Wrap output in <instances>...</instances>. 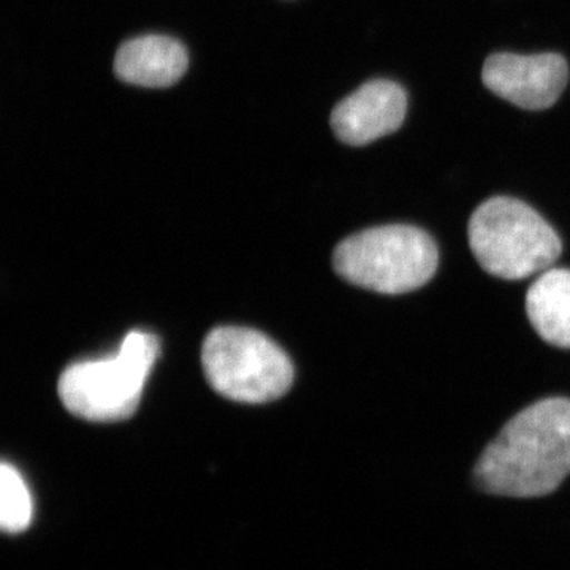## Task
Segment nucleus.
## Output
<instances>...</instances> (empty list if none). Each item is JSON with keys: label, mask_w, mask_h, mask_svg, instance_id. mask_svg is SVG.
Wrapping results in <instances>:
<instances>
[{"label": "nucleus", "mask_w": 570, "mask_h": 570, "mask_svg": "<svg viewBox=\"0 0 570 570\" xmlns=\"http://www.w3.org/2000/svg\"><path fill=\"white\" fill-rule=\"evenodd\" d=\"M159 352V340L153 333L130 332L116 355L73 363L59 379L63 406L89 422L132 417Z\"/></svg>", "instance_id": "20e7f679"}, {"label": "nucleus", "mask_w": 570, "mask_h": 570, "mask_svg": "<svg viewBox=\"0 0 570 570\" xmlns=\"http://www.w3.org/2000/svg\"><path fill=\"white\" fill-rule=\"evenodd\" d=\"M483 85L501 99L540 111L553 107L569 81L568 61L557 52L521 56L491 55L482 70Z\"/></svg>", "instance_id": "423d86ee"}, {"label": "nucleus", "mask_w": 570, "mask_h": 570, "mask_svg": "<svg viewBox=\"0 0 570 570\" xmlns=\"http://www.w3.org/2000/svg\"><path fill=\"white\" fill-rule=\"evenodd\" d=\"M527 314L546 343L570 348V269L540 273L528 291Z\"/></svg>", "instance_id": "1a4fd4ad"}, {"label": "nucleus", "mask_w": 570, "mask_h": 570, "mask_svg": "<svg viewBox=\"0 0 570 570\" xmlns=\"http://www.w3.org/2000/svg\"><path fill=\"white\" fill-rule=\"evenodd\" d=\"M469 247L479 265L501 279H527L553 268L560 236L538 212L512 197H491L472 213Z\"/></svg>", "instance_id": "f03ea898"}, {"label": "nucleus", "mask_w": 570, "mask_h": 570, "mask_svg": "<svg viewBox=\"0 0 570 570\" xmlns=\"http://www.w3.org/2000/svg\"><path fill=\"white\" fill-rule=\"evenodd\" d=\"M407 111L403 86L390 80H373L360 86L332 112L337 140L348 146H366L396 132Z\"/></svg>", "instance_id": "0eeeda50"}, {"label": "nucleus", "mask_w": 570, "mask_h": 570, "mask_svg": "<svg viewBox=\"0 0 570 570\" xmlns=\"http://www.w3.org/2000/svg\"><path fill=\"white\" fill-rule=\"evenodd\" d=\"M33 502L28 483L9 463L0 468V527L7 534H20L32 523Z\"/></svg>", "instance_id": "9d476101"}, {"label": "nucleus", "mask_w": 570, "mask_h": 570, "mask_svg": "<svg viewBox=\"0 0 570 570\" xmlns=\"http://www.w3.org/2000/svg\"><path fill=\"white\" fill-rule=\"evenodd\" d=\"M436 243L414 225H382L348 236L333 253V268L344 281L384 295L417 291L433 279Z\"/></svg>", "instance_id": "7ed1b4c3"}, {"label": "nucleus", "mask_w": 570, "mask_h": 570, "mask_svg": "<svg viewBox=\"0 0 570 570\" xmlns=\"http://www.w3.org/2000/svg\"><path fill=\"white\" fill-rule=\"evenodd\" d=\"M202 363L212 387L236 403H269L294 384V365L283 348L264 333L243 326L209 332Z\"/></svg>", "instance_id": "39448f33"}, {"label": "nucleus", "mask_w": 570, "mask_h": 570, "mask_svg": "<svg viewBox=\"0 0 570 570\" xmlns=\"http://www.w3.org/2000/svg\"><path fill=\"white\" fill-rule=\"evenodd\" d=\"M570 475V400L547 397L517 414L483 450L474 479L498 497L542 498Z\"/></svg>", "instance_id": "f257e3e1"}, {"label": "nucleus", "mask_w": 570, "mask_h": 570, "mask_svg": "<svg viewBox=\"0 0 570 570\" xmlns=\"http://www.w3.org/2000/svg\"><path fill=\"white\" fill-rule=\"evenodd\" d=\"M189 66L181 41L165 36H141L122 43L116 52L119 80L141 88H168L181 80Z\"/></svg>", "instance_id": "6e6552de"}]
</instances>
